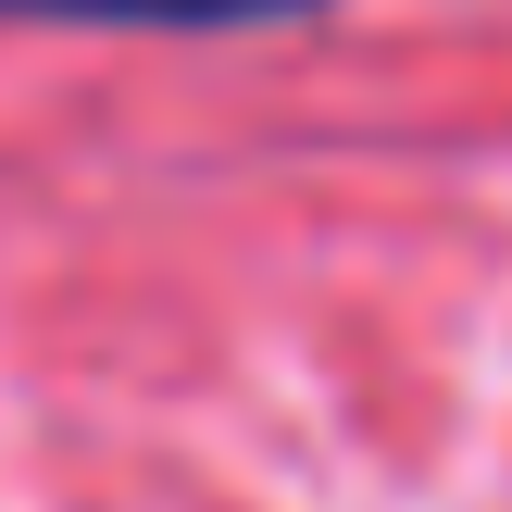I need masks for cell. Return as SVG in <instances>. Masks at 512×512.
I'll return each mask as SVG.
<instances>
[{"label": "cell", "mask_w": 512, "mask_h": 512, "mask_svg": "<svg viewBox=\"0 0 512 512\" xmlns=\"http://www.w3.org/2000/svg\"><path fill=\"white\" fill-rule=\"evenodd\" d=\"M38 25H163V38H238V25H300L325 0H0Z\"/></svg>", "instance_id": "obj_1"}]
</instances>
